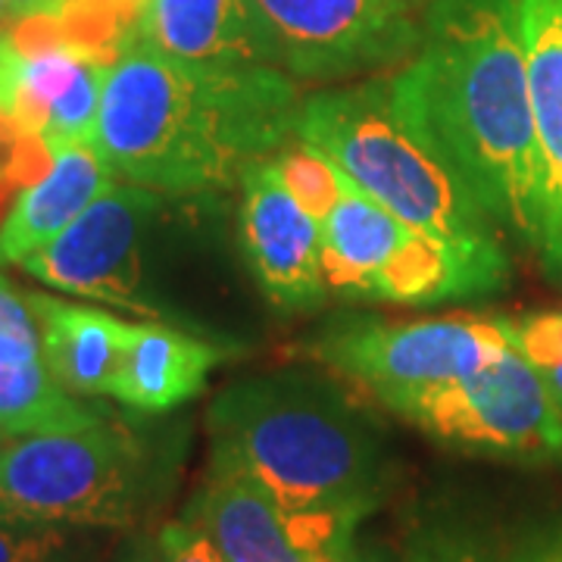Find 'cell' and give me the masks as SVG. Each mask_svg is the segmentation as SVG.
Instances as JSON below:
<instances>
[{
    "instance_id": "obj_25",
    "label": "cell",
    "mask_w": 562,
    "mask_h": 562,
    "mask_svg": "<svg viewBox=\"0 0 562 562\" xmlns=\"http://www.w3.org/2000/svg\"><path fill=\"white\" fill-rule=\"evenodd\" d=\"M0 335H10V338H20V341L29 344H41L38 322H35L32 306L3 276H0Z\"/></svg>"
},
{
    "instance_id": "obj_14",
    "label": "cell",
    "mask_w": 562,
    "mask_h": 562,
    "mask_svg": "<svg viewBox=\"0 0 562 562\" xmlns=\"http://www.w3.org/2000/svg\"><path fill=\"white\" fill-rule=\"evenodd\" d=\"M506 281H509L506 247L479 250V247H460L413 232L401 250L362 284L357 301L428 306V303L484 297L503 291Z\"/></svg>"
},
{
    "instance_id": "obj_28",
    "label": "cell",
    "mask_w": 562,
    "mask_h": 562,
    "mask_svg": "<svg viewBox=\"0 0 562 562\" xmlns=\"http://www.w3.org/2000/svg\"><path fill=\"white\" fill-rule=\"evenodd\" d=\"M120 562H162L160 538H147V541L132 543V550Z\"/></svg>"
},
{
    "instance_id": "obj_32",
    "label": "cell",
    "mask_w": 562,
    "mask_h": 562,
    "mask_svg": "<svg viewBox=\"0 0 562 562\" xmlns=\"http://www.w3.org/2000/svg\"><path fill=\"white\" fill-rule=\"evenodd\" d=\"M3 3H7V0H0V20H3Z\"/></svg>"
},
{
    "instance_id": "obj_17",
    "label": "cell",
    "mask_w": 562,
    "mask_h": 562,
    "mask_svg": "<svg viewBox=\"0 0 562 562\" xmlns=\"http://www.w3.org/2000/svg\"><path fill=\"white\" fill-rule=\"evenodd\" d=\"M228 350L162 322H135L110 397L135 413H166L198 397Z\"/></svg>"
},
{
    "instance_id": "obj_16",
    "label": "cell",
    "mask_w": 562,
    "mask_h": 562,
    "mask_svg": "<svg viewBox=\"0 0 562 562\" xmlns=\"http://www.w3.org/2000/svg\"><path fill=\"white\" fill-rule=\"evenodd\" d=\"M25 301L38 322L41 357L60 387L85 401L110 397L135 322L120 319L103 306L60 301L44 291L25 294Z\"/></svg>"
},
{
    "instance_id": "obj_4",
    "label": "cell",
    "mask_w": 562,
    "mask_h": 562,
    "mask_svg": "<svg viewBox=\"0 0 562 562\" xmlns=\"http://www.w3.org/2000/svg\"><path fill=\"white\" fill-rule=\"evenodd\" d=\"M297 140L422 235L503 247V228L425 122L403 69L303 94Z\"/></svg>"
},
{
    "instance_id": "obj_20",
    "label": "cell",
    "mask_w": 562,
    "mask_h": 562,
    "mask_svg": "<svg viewBox=\"0 0 562 562\" xmlns=\"http://www.w3.org/2000/svg\"><path fill=\"white\" fill-rule=\"evenodd\" d=\"M541 553L503 543L475 525L438 522L413 538L403 562H538Z\"/></svg>"
},
{
    "instance_id": "obj_12",
    "label": "cell",
    "mask_w": 562,
    "mask_h": 562,
    "mask_svg": "<svg viewBox=\"0 0 562 562\" xmlns=\"http://www.w3.org/2000/svg\"><path fill=\"white\" fill-rule=\"evenodd\" d=\"M132 38L203 69H281L257 0H140Z\"/></svg>"
},
{
    "instance_id": "obj_7",
    "label": "cell",
    "mask_w": 562,
    "mask_h": 562,
    "mask_svg": "<svg viewBox=\"0 0 562 562\" xmlns=\"http://www.w3.org/2000/svg\"><path fill=\"white\" fill-rule=\"evenodd\" d=\"M422 435L450 450L497 460H562V409L522 353L501 357L397 409Z\"/></svg>"
},
{
    "instance_id": "obj_29",
    "label": "cell",
    "mask_w": 562,
    "mask_h": 562,
    "mask_svg": "<svg viewBox=\"0 0 562 562\" xmlns=\"http://www.w3.org/2000/svg\"><path fill=\"white\" fill-rule=\"evenodd\" d=\"M44 562H94V557H91L85 547H79V543L72 541V543H66L60 553H54L50 560H44Z\"/></svg>"
},
{
    "instance_id": "obj_6",
    "label": "cell",
    "mask_w": 562,
    "mask_h": 562,
    "mask_svg": "<svg viewBox=\"0 0 562 562\" xmlns=\"http://www.w3.org/2000/svg\"><path fill=\"white\" fill-rule=\"evenodd\" d=\"M513 347L509 319H350L313 344V357L397 413L422 394L482 369Z\"/></svg>"
},
{
    "instance_id": "obj_23",
    "label": "cell",
    "mask_w": 562,
    "mask_h": 562,
    "mask_svg": "<svg viewBox=\"0 0 562 562\" xmlns=\"http://www.w3.org/2000/svg\"><path fill=\"white\" fill-rule=\"evenodd\" d=\"M76 528L32 522H0V562H44L72 543Z\"/></svg>"
},
{
    "instance_id": "obj_26",
    "label": "cell",
    "mask_w": 562,
    "mask_h": 562,
    "mask_svg": "<svg viewBox=\"0 0 562 562\" xmlns=\"http://www.w3.org/2000/svg\"><path fill=\"white\" fill-rule=\"evenodd\" d=\"M85 0H7L3 3V20L25 22V20H57L63 22L72 16Z\"/></svg>"
},
{
    "instance_id": "obj_8",
    "label": "cell",
    "mask_w": 562,
    "mask_h": 562,
    "mask_svg": "<svg viewBox=\"0 0 562 562\" xmlns=\"http://www.w3.org/2000/svg\"><path fill=\"white\" fill-rule=\"evenodd\" d=\"M294 81L347 85L419 54L435 0H257Z\"/></svg>"
},
{
    "instance_id": "obj_5",
    "label": "cell",
    "mask_w": 562,
    "mask_h": 562,
    "mask_svg": "<svg viewBox=\"0 0 562 562\" xmlns=\"http://www.w3.org/2000/svg\"><path fill=\"white\" fill-rule=\"evenodd\" d=\"M162 491V462L110 416L0 447V522L132 528Z\"/></svg>"
},
{
    "instance_id": "obj_13",
    "label": "cell",
    "mask_w": 562,
    "mask_h": 562,
    "mask_svg": "<svg viewBox=\"0 0 562 562\" xmlns=\"http://www.w3.org/2000/svg\"><path fill=\"white\" fill-rule=\"evenodd\" d=\"M528 94L541 160L543 266L562 276V0H519Z\"/></svg>"
},
{
    "instance_id": "obj_11",
    "label": "cell",
    "mask_w": 562,
    "mask_h": 562,
    "mask_svg": "<svg viewBox=\"0 0 562 562\" xmlns=\"http://www.w3.org/2000/svg\"><path fill=\"white\" fill-rule=\"evenodd\" d=\"M241 244L272 306L301 313L325 301L322 225L284 184L276 157L254 162L244 172Z\"/></svg>"
},
{
    "instance_id": "obj_18",
    "label": "cell",
    "mask_w": 562,
    "mask_h": 562,
    "mask_svg": "<svg viewBox=\"0 0 562 562\" xmlns=\"http://www.w3.org/2000/svg\"><path fill=\"white\" fill-rule=\"evenodd\" d=\"M322 262L328 291L344 297H360L362 284L401 250L416 232L369 198L360 184L341 172V191L331 210L322 216Z\"/></svg>"
},
{
    "instance_id": "obj_10",
    "label": "cell",
    "mask_w": 562,
    "mask_h": 562,
    "mask_svg": "<svg viewBox=\"0 0 562 562\" xmlns=\"http://www.w3.org/2000/svg\"><path fill=\"white\" fill-rule=\"evenodd\" d=\"M184 519L201 528L225 562H316L322 553L350 550L360 528L335 516L284 513L250 472L216 450Z\"/></svg>"
},
{
    "instance_id": "obj_30",
    "label": "cell",
    "mask_w": 562,
    "mask_h": 562,
    "mask_svg": "<svg viewBox=\"0 0 562 562\" xmlns=\"http://www.w3.org/2000/svg\"><path fill=\"white\" fill-rule=\"evenodd\" d=\"M538 562H562V541H557L553 547H543L541 560Z\"/></svg>"
},
{
    "instance_id": "obj_1",
    "label": "cell",
    "mask_w": 562,
    "mask_h": 562,
    "mask_svg": "<svg viewBox=\"0 0 562 562\" xmlns=\"http://www.w3.org/2000/svg\"><path fill=\"white\" fill-rule=\"evenodd\" d=\"M303 94L281 69H203L122 41L103 81L94 150L157 194H222L297 138Z\"/></svg>"
},
{
    "instance_id": "obj_31",
    "label": "cell",
    "mask_w": 562,
    "mask_h": 562,
    "mask_svg": "<svg viewBox=\"0 0 562 562\" xmlns=\"http://www.w3.org/2000/svg\"><path fill=\"white\" fill-rule=\"evenodd\" d=\"M10 441V435H7V428H3V425H0V447H3V443Z\"/></svg>"
},
{
    "instance_id": "obj_9",
    "label": "cell",
    "mask_w": 562,
    "mask_h": 562,
    "mask_svg": "<svg viewBox=\"0 0 562 562\" xmlns=\"http://www.w3.org/2000/svg\"><path fill=\"white\" fill-rule=\"evenodd\" d=\"M160 206L157 191L113 181L60 238L22 262V269L63 294L162 319V310L144 288V241Z\"/></svg>"
},
{
    "instance_id": "obj_24",
    "label": "cell",
    "mask_w": 562,
    "mask_h": 562,
    "mask_svg": "<svg viewBox=\"0 0 562 562\" xmlns=\"http://www.w3.org/2000/svg\"><path fill=\"white\" fill-rule=\"evenodd\" d=\"M157 538L162 547V562H225L213 541L188 519L169 522Z\"/></svg>"
},
{
    "instance_id": "obj_3",
    "label": "cell",
    "mask_w": 562,
    "mask_h": 562,
    "mask_svg": "<svg viewBox=\"0 0 562 562\" xmlns=\"http://www.w3.org/2000/svg\"><path fill=\"white\" fill-rule=\"evenodd\" d=\"M206 422L213 450L250 472L291 516L362 522L391 482L382 428L341 387L310 372L228 384Z\"/></svg>"
},
{
    "instance_id": "obj_15",
    "label": "cell",
    "mask_w": 562,
    "mask_h": 562,
    "mask_svg": "<svg viewBox=\"0 0 562 562\" xmlns=\"http://www.w3.org/2000/svg\"><path fill=\"white\" fill-rule=\"evenodd\" d=\"M116 181V172L88 144H63L50 150V166L13 201L0 222V262H22L44 250L79 220Z\"/></svg>"
},
{
    "instance_id": "obj_2",
    "label": "cell",
    "mask_w": 562,
    "mask_h": 562,
    "mask_svg": "<svg viewBox=\"0 0 562 562\" xmlns=\"http://www.w3.org/2000/svg\"><path fill=\"white\" fill-rule=\"evenodd\" d=\"M422 116L503 235L538 247L541 160L519 0H435L403 66Z\"/></svg>"
},
{
    "instance_id": "obj_27",
    "label": "cell",
    "mask_w": 562,
    "mask_h": 562,
    "mask_svg": "<svg viewBox=\"0 0 562 562\" xmlns=\"http://www.w3.org/2000/svg\"><path fill=\"white\" fill-rule=\"evenodd\" d=\"M350 562H401L394 557L391 547H384L382 541H360L353 543V553H350Z\"/></svg>"
},
{
    "instance_id": "obj_22",
    "label": "cell",
    "mask_w": 562,
    "mask_h": 562,
    "mask_svg": "<svg viewBox=\"0 0 562 562\" xmlns=\"http://www.w3.org/2000/svg\"><path fill=\"white\" fill-rule=\"evenodd\" d=\"M509 322L516 350L535 366V372L541 375L547 391L562 409V306Z\"/></svg>"
},
{
    "instance_id": "obj_21",
    "label": "cell",
    "mask_w": 562,
    "mask_h": 562,
    "mask_svg": "<svg viewBox=\"0 0 562 562\" xmlns=\"http://www.w3.org/2000/svg\"><path fill=\"white\" fill-rule=\"evenodd\" d=\"M276 162H279L284 184L294 191V198L322 222V216L331 210V203L338 201L341 169L325 154H319L316 147H310V144H303L297 138L276 154Z\"/></svg>"
},
{
    "instance_id": "obj_19",
    "label": "cell",
    "mask_w": 562,
    "mask_h": 562,
    "mask_svg": "<svg viewBox=\"0 0 562 562\" xmlns=\"http://www.w3.org/2000/svg\"><path fill=\"white\" fill-rule=\"evenodd\" d=\"M103 419V409L60 387L41 357V344L0 335V425L10 438L81 431Z\"/></svg>"
}]
</instances>
